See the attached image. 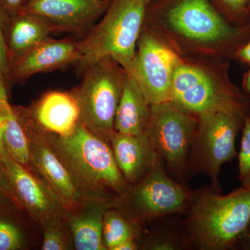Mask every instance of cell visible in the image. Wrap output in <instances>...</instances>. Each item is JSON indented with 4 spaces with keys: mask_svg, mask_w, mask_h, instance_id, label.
Returning <instances> with one entry per match:
<instances>
[{
    "mask_svg": "<svg viewBox=\"0 0 250 250\" xmlns=\"http://www.w3.org/2000/svg\"><path fill=\"white\" fill-rule=\"evenodd\" d=\"M9 183L11 197L27 210L31 218L42 224L65 210L55 194L43 181L6 154L0 160Z\"/></svg>",
    "mask_w": 250,
    "mask_h": 250,
    "instance_id": "7c38bea8",
    "label": "cell"
},
{
    "mask_svg": "<svg viewBox=\"0 0 250 250\" xmlns=\"http://www.w3.org/2000/svg\"><path fill=\"white\" fill-rule=\"evenodd\" d=\"M234 58L250 65V39L236 51Z\"/></svg>",
    "mask_w": 250,
    "mask_h": 250,
    "instance_id": "83f0119b",
    "label": "cell"
},
{
    "mask_svg": "<svg viewBox=\"0 0 250 250\" xmlns=\"http://www.w3.org/2000/svg\"><path fill=\"white\" fill-rule=\"evenodd\" d=\"M198 118L172 101L151 106L146 134L167 173L183 183L189 174V159Z\"/></svg>",
    "mask_w": 250,
    "mask_h": 250,
    "instance_id": "ba28073f",
    "label": "cell"
},
{
    "mask_svg": "<svg viewBox=\"0 0 250 250\" xmlns=\"http://www.w3.org/2000/svg\"><path fill=\"white\" fill-rule=\"evenodd\" d=\"M126 71L109 57L87 67L80 84L71 90L80 108V122L108 140L115 131L116 111Z\"/></svg>",
    "mask_w": 250,
    "mask_h": 250,
    "instance_id": "8992f818",
    "label": "cell"
},
{
    "mask_svg": "<svg viewBox=\"0 0 250 250\" xmlns=\"http://www.w3.org/2000/svg\"><path fill=\"white\" fill-rule=\"evenodd\" d=\"M26 245V237L16 224L0 218V250L22 249Z\"/></svg>",
    "mask_w": 250,
    "mask_h": 250,
    "instance_id": "cb8c5ba5",
    "label": "cell"
},
{
    "mask_svg": "<svg viewBox=\"0 0 250 250\" xmlns=\"http://www.w3.org/2000/svg\"><path fill=\"white\" fill-rule=\"evenodd\" d=\"M244 248L245 250H250V226L246 232L243 235L239 243V246Z\"/></svg>",
    "mask_w": 250,
    "mask_h": 250,
    "instance_id": "4dcf8cb0",
    "label": "cell"
},
{
    "mask_svg": "<svg viewBox=\"0 0 250 250\" xmlns=\"http://www.w3.org/2000/svg\"><path fill=\"white\" fill-rule=\"evenodd\" d=\"M29 0H0V4L11 16H16L22 11Z\"/></svg>",
    "mask_w": 250,
    "mask_h": 250,
    "instance_id": "4316f807",
    "label": "cell"
},
{
    "mask_svg": "<svg viewBox=\"0 0 250 250\" xmlns=\"http://www.w3.org/2000/svg\"><path fill=\"white\" fill-rule=\"evenodd\" d=\"M174 234L167 233H154L147 237L144 243L141 244L145 250H180L181 248L188 246L185 238L179 239Z\"/></svg>",
    "mask_w": 250,
    "mask_h": 250,
    "instance_id": "d4e9b609",
    "label": "cell"
},
{
    "mask_svg": "<svg viewBox=\"0 0 250 250\" xmlns=\"http://www.w3.org/2000/svg\"><path fill=\"white\" fill-rule=\"evenodd\" d=\"M4 118L2 111L0 108V160L8 154L4 146Z\"/></svg>",
    "mask_w": 250,
    "mask_h": 250,
    "instance_id": "f1b7e54d",
    "label": "cell"
},
{
    "mask_svg": "<svg viewBox=\"0 0 250 250\" xmlns=\"http://www.w3.org/2000/svg\"><path fill=\"white\" fill-rule=\"evenodd\" d=\"M11 18V16L0 4V76L7 83L8 69H9V60L6 53V45H5V31L6 26Z\"/></svg>",
    "mask_w": 250,
    "mask_h": 250,
    "instance_id": "484cf974",
    "label": "cell"
},
{
    "mask_svg": "<svg viewBox=\"0 0 250 250\" xmlns=\"http://www.w3.org/2000/svg\"><path fill=\"white\" fill-rule=\"evenodd\" d=\"M198 118L189 159V172L209 177L212 188L220 190L218 175L223 164L237 155L236 140L246 117L217 111Z\"/></svg>",
    "mask_w": 250,
    "mask_h": 250,
    "instance_id": "9c48e42d",
    "label": "cell"
},
{
    "mask_svg": "<svg viewBox=\"0 0 250 250\" xmlns=\"http://www.w3.org/2000/svg\"><path fill=\"white\" fill-rule=\"evenodd\" d=\"M146 1H147V2L148 3V4H149V3L150 2V1H152V0H146Z\"/></svg>",
    "mask_w": 250,
    "mask_h": 250,
    "instance_id": "e575fe53",
    "label": "cell"
},
{
    "mask_svg": "<svg viewBox=\"0 0 250 250\" xmlns=\"http://www.w3.org/2000/svg\"><path fill=\"white\" fill-rule=\"evenodd\" d=\"M45 134L84 198L114 200L127 191V184L117 166L108 140L80 122L67 136Z\"/></svg>",
    "mask_w": 250,
    "mask_h": 250,
    "instance_id": "7a4b0ae2",
    "label": "cell"
},
{
    "mask_svg": "<svg viewBox=\"0 0 250 250\" xmlns=\"http://www.w3.org/2000/svg\"><path fill=\"white\" fill-rule=\"evenodd\" d=\"M27 108L36 123L47 133L67 136L80 123V108L71 92H46Z\"/></svg>",
    "mask_w": 250,
    "mask_h": 250,
    "instance_id": "e0dca14e",
    "label": "cell"
},
{
    "mask_svg": "<svg viewBox=\"0 0 250 250\" xmlns=\"http://www.w3.org/2000/svg\"><path fill=\"white\" fill-rule=\"evenodd\" d=\"M18 120L27 135L29 148L28 167L55 194L65 210L84 200L46 138L45 131L36 123L29 109L14 106Z\"/></svg>",
    "mask_w": 250,
    "mask_h": 250,
    "instance_id": "8fae6325",
    "label": "cell"
},
{
    "mask_svg": "<svg viewBox=\"0 0 250 250\" xmlns=\"http://www.w3.org/2000/svg\"><path fill=\"white\" fill-rule=\"evenodd\" d=\"M238 153V177L241 187H250V116H247Z\"/></svg>",
    "mask_w": 250,
    "mask_h": 250,
    "instance_id": "603a6c76",
    "label": "cell"
},
{
    "mask_svg": "<svg viewBox=\"0 0 250 250\" xmlns=\"http://www.w3.org/2000/svg\"><path fill=\"white\" fill-rule=\"evenodd\" d=\"M43 230L42 250H67L74 248L65 214L41 224Z\"/></svg>",
    "mask_w": 250,
    "mask_h": 250,
    "instance_id": "44dd1931",
    "label": "cell"
},
{
    "mask_svg": "<svg viewBox=\"0 0 250 250\" xmlns=\"http://www.w3.org/2000/svg\"><path fill=\"white\" fill-rule=\"evenodd\" d=\"M182 59L162 38L143 25L128 73L136 79L149 104L172 101L174 74Z\"/></svg>",
    "mask_w": 250,
    "mask_h": 250,
    "instance_id": "30bf717a",
    "label": "cell"
},
{
    "mask_svg": "<svg viewBox=\"0 0 250 250\" xmlns=\"http://www.w3.org/2000/svg\"><path fill=\"white\" fill-rule=\"evenodd\" d=\"M103 1H108V2H111L112 0H103Z\"/></svg>",
    "mask_w": 250,
    "mask_h": 250,
    "instance_id": "836d02e7",
    "label": "cell"
},
{
    "mask_svg": "<svg viewBox=\"0 0 250 250\" xmlns=\"http://www.w3.org/2000/svg\"><path fill=\"white\" fill-rule=\"evenodd\" d=\"M224 17L239 27L250 24L248 10L250 0H210Z\"/></svg>",
    "mask_w": 250,
    "mask_h": 250,
    "instance_id": "7402d4cb",
    "label": "cell"
},
{
    "mask_svg": "<svg viewBox=\"0 0 250 250\" xmlns=\"http://www.w3.org/2000/svg\"><path fill=\"white\" fill-rule=\"evenodd\" d=\"M114 200L85 198L71 209L65 218L77 250H106L103 239L104 219Z\"/></svg>",
    "mask_w": 250,
    "mask_h": 250,
    "instance_id": "2e32d148",
    "label": "cell"
},
{
    "mask_svg": "<svg viewBox=\"0 0 250 250\" xmlns=\"http://www.w3.org/2000/svg\"><path fill=\"white\" fill-rule=\"evenodd\" d=\"M82 59L80 41L75 37H49L11 61L7 83H22L36 74L75 67Z\"/></svg>",
    "mask_w": 250,
    "mask_h": 250,
    "instance_id": "4fadbf2b",
    "label": "cell"
},
{
    "mask_svg": "<svg viewBox=\"0 0 250 250\" xmlns=\"http://www.w3.org/2000/svg\"><path fill=\"white\" fill-rule=\"evenodd\" d=\"M141 225L112 207L105 213L103 239L106 250H114L121 243L134 238L140 239Z\"/></svg>",
    "mask_w": 250,
    "mask_h": 250,
    "instance_id": "ffe728a7",
    "label": "cell"
},
{
    "mask_svg": "<svg viewBox=\"0 0 250 250\" xmlns=\"http://www.w3.org/2000/svg\"><path fill=\"white\" fill-rule=\"evenodd\" d=\"M144 25L182 57L234 58L250 39V24L229 22L210 0H152Z\"/></svg>",
    "mask_w": 250,
    "mask_h": 250,
    "instance_id": "6da1fadb",
    "label": "cell"
},
{
    "mask_svg": "<svg viewBox=\"0 0 250 250\" xmlns=\"http://www.w3.org/2000/svg\"><path fill=\"white\" fill-rule=\"evenodd\" d=\"M0 194H4V195L11 197L9 183H8L7 179L5 175L4 170H3L1 163H0Z\"/></svg>",
    "mask_w": 250,
    "mask_h": 250,
    "instance_id": "f546056e",
    "label": "cell"
},
{
    "mask_svg": "<svg viewBox=\"0 0 250 250\" xmlns=\"http://www.w3.org/2000/svg\"><path fill=\"white\" fill-rule=\"evenodd\" d=\"M192 193L184 183L167 173L159 159L137 184L115 199L113 207L143 226L167 215L185 214Z\"/></svg>",
    "mask_w": 250,
    "mask_h": 250,
    "instance_id": "52a82bcc",
    "label": "cell"
},
{
    "mask_svg": "<svg viewBox=\"0 0 250 250\" xmlns=\"http://www.w3.org/2000/svg\"><path fill=\"white\" fill-rule=\"evenodd\" d=\"M110 3L103 0H29L20 14L38 15L53 24L57 33L81 39L106 12Z\"/></svg>",
    "mask_w": 250,
    "mask_h": 250,
    "instance_id": "5bb4252c",
    "label": "cell"
},
{
    "mask_svg": "<svg viewBox=\"0 0 250 250\" xmlns=\"http://www.w3.org/2000/svg\"><path fill=\"white\" fill-rule=\"evenodd\" d=\"M248 18H249V20L250 21V4L249 5V7H248Z\"/></svg>",
    "mask_w": 250,
    "mask_h": 250,
    "instance_id": "d6a6232c",
    "label": "cell"
},
{
    "mask_svg": "<svg viewBox=\"0 0 250 250\" xmlns=\"http://www.w3.org/2000/svg\"><path fill=\"white\" fill-rule=\"evenodd\" d=\"M147 5L146 0H112L98 22L79 39L82 59L75 66L78 76L106 57L118 62L125 71L131 70Z\"/></svg>",
    "mask_w": 250,
    "mask_h": 250,
    "instance_id": "5b68a950",
    "label": "cell"
},
{
    "mask_svg": "<svg viewBox=\"0 0 250 250\" xmlns=\"http://www.w3.org/2000/svg\"><path fill=\"white\" fill-rule=\"evenodd\" d=\"M172 101L196 117L222 111L250 116V100L229 80L228 65L182 57L172 83Z\"/></svg>",
    "mask_w": 250,
    "mask_h": 250,
    "instance_id": "277c9868",
    "label": "cell"
},
{
    "mask_svg": "<svg viewBox=\"0 0 250 250\" xmlns=\"http://www.w3.org/2000/svg\"><path fill=\"white\" fill-rule=\"evenodd\" d=\"M151 106L145 98L136 79L126 72L115 118V131L129 135L146 133L150 120Z\"/></svg>",
    "mask_w": 250,
    "mask_h": 250,
    "instance_id": "ac0fdd59",
    "label": "cell"
},
{
    "mask_svg": "<svg viewBox=\"0 0 250 250\" xmlns=\"http://www.w3.org/2000/svg\"><path fill=\"white\" fill-rule=\"evenodd\" d=\"M108 141L128 188L137 184L160 159L146 133L129 135L114 131Z\"/></svg>",
    "mask_w": 250,
    "mask_h": 250,
    "instance_id": "9a60e30c",
    "label": "cell"
},
{
    "mask_svg": "<svg viewBox=\"0 0 250 250\" xmlns=\"http://www.w3.org/2000/svg\"><path fill=\"white\" fill-rule=\"evenodd\" d=\"M185 214L188 246L233 249L250 226V187H241L226 195L212 187L192 191Z\"/></svg>",
    "mask_w": 250,
    "mask_h": 250,
    "instance_id": "3957f363",
    "label": "cell"
},
{
    "mask_svg": "<svg viewBox=\"0 0 250 250\" xmlns=\"http://www.w3.org/2000/svg\"><path fill=\"white\" fill-rule=\"evenodd\" d=\"M243 88H244L245 93L248 95L250 100V67L243 79Z\"/></svg>",
    "mask_w": 250,
    "mask_h": 250,
    "instance_id": "1f68e13d",
    "label": "cell"
},
{
    "mask_svg": "<svg viewBox=\"0 0 250 250\" xmlns=\"http://www.w3.org/2000/svg\"><path fill=\"white\" fill-rule=\"evenodd\" d=\"M54 33L57 31L53 24L42 16L29 14L11 16L5 31L9 64Z\"/></svg>",
    "mask_w": 250,
    "mask_h": 250,
    "instance_id": "d6986e66",
    "label": "cell"
}]
</instances>
